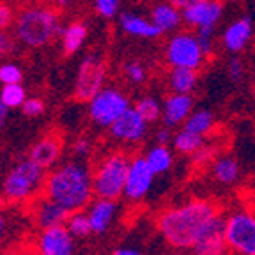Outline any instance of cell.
<instances>
[{"instance_id": "obj_24", "label": "cell", "mask_w": 255, "mask_h": 255, "mask_svg": "<svg viewBox=\"0 0 255 255\" xmlns=\"http://www.w3.org/2000/svg\"><path fill=\"white\" fill-rule=\"evenodd\" d=\"M213 177L220 184H232L239 179V163L232 156H222L213 163Z\"/></svg>"}, {"instance_id": "obj_28", "label": "cell", "mask_w": 255, "mask_h": 255, "mask_svg": "<svg viewBox=\"0 0 255 255\" xmlns=\"http://www.w3.org/2000/svg\"><path fill=\"white\" fill-rule=\"evenodd\" d=\"M135 110L138 112L140 116L147 123H154L161 117L163 114V105L156 100L154 96H143L135 103Z\"/></svg>"}, {"instance_id": "obj_38", "label": "cell", "mask_w": 255, "mask_h": 255, "mask_svg": "<svg viewBox=\"0 0 255 255\" xmlns=\"http://www.w3.org/2000/svg\"><path fill=\"white\" fill-rule=\"evenodd\" d=\"M12 48H14V44H12V39L5 34V32L0 30V59H4V57H7L9 53L12 52Z\"/></svg>"}, {"instance_id": "obj_48", "label": "cell", "mask_w": 255, "mask_h": 255, "mask_svg": "<svg viewBox=\"0 0 255 255\" xmlns=\"http://www.w3.org/2000/svg\"><path fill=\"white\" fill-rule=\"evenodd\" d=\"M193 255H195V254H193Z\"/></svg>"}, {"instance_id": "obj_12", "label": "cell", "mask_w": 255, "mask_h": 255, "mask_svg": "<svg viewBox=\"0 0 255 255\" xmlns=\"http://www.w3.org/2000/svg\"><path fill=\"white\" fill-rule=\"evenodd\" d=\"M191 250L195 255H232L225 239V218L222 215L207 225Z\"/></svg>"}, {"instance_id": "obj_21", "label": "cell", "mask_w": 255, "mask_h": 255, "mask_svg": "<svg viewBox=\"0 0 255 255\" xmlns=\"http://www.w3.org/2000/svg\"><path fill=\"white\" fill-rule=\"evenodd\" d=\"M121 27L129 36L145 37V39H154V37L163 34L152 23V20H147V18H143L140 14H133V12H124L121 16Z\"/></svg>"}, {"instance_id": "obj_37", "label": "cell", "mask_w": 255, "mask_h": 255, "mask_svg": "<svg viewBox=\"0 0 255 255\" xmlns=\"http://www.w3.org/2000/svg\"><path fill=\"white\" fill-rule=\"evenodd\" d=\"M12 23V9L5 2H0V30L7 28Z\"/></svg>"}, {"instance_id": "obj_10", "label": "cell", "mask_w": 255, "mask_h": 255, "mask_svg": "<svg viewBox=\"0 0 255 255\" xmlns=\"http://www.w3.org/2000/svg\"><path fill=\"white\" fill-rule=\"evenodd\" d=\"M154 172L149 167L145 156H135L129 161V170H128L126 188H124V195L129 200H142L147 195L149 190L152 188L154 181Z\"/></svg>"}, {"instance_id": "obj_36", "label": "cell", "mask_w": 255, "mask_h": 255, "mask_svg": "<svg viewBox=\"0 0 255 255\" xmlns=\"http://www.w3.org/2000/svg\"><path fill=\"white\" fill-rule=\"evenodd\" d=\"M21 110H23L25 116L37 117L44 112V103L41 100H37V98H32V100H27L21 105Z\"/></svg>"}, {"instance_id": "obj_15", "label": "cell", "mask_w": 255, "mask_h": 255, "mask_svg": "<svg viewBox=\"0 0 255 255\" xmlns=\"http://www.w3.org/2000/svg\"><path fill=\"white\" fill-rule=\"evenodd\" d=\"M254 36V21L250 16H241L227 25L222 34V44L229 53H241Z\"/></svg>"}, {"instance_id": "obj_13", "label": "cell", "mask_w": 255, "mask_h": 255, "mask_svg": "<svg viewBox=\"0 0 255 255\" xmlns=\"http://www.w3.org/2000/svg\"><path fill=\"white\" fill-rule=\"evenodd\" d=\"M41 255H73L75 254V236L66 225L44 229L37 241Z\"/></svg>"}, {"instance_id": "obj_16", "label": "cell", "mask_w": 255, "mask_h": 255, "mask_svg": "<svg viewBox=\"0 0 255 255\" xmlns=\"http://www.w3.org/2000/svg\"><path fill=\"white\" fill-rule=\"evenodd\" d=\"M193 103H195V100H193L191 94L172 92L170 96H167L163 101V114H161L165 126L177 128L181 124H184V121L193 112Z\"/></svg>"}, {"instance_id": "obj_30", "label": "cell", "mask_w": 255, "mask_h": 255, "mask_svg": "<svg viewBox=\"0 0 255 255\" xmlns=\"http://www.w3.org/2000/svg\"><path fill=\"white\" fill-rule=\"evenodd\" d=\"M0 100L4 101L7 108L21 107L25 103V91L20 84H5V87L2 89Z\"/></svg>"}, {"instance_id": "obj_40", "label": "cell", "mask_w": 255, "mask_h": 255, "mask_svg": "<svg viewBox=\"0 0 255 255\" xmlns=\"http://www.w3.org/2000/svg\"><path fill=\"white\" fill-rule=\"evenodd\" d=\"M172 140V133H170V128L165 126L161 128L158 133H156V143H161V145H168V142Z\"/></svg>"}, {"instance_id": "obj_11", "label": "cell", "mask_w": 255, "mask_h": 255, "mask_svg": "<svg viewBox=\"0 0 255 255\" xmlns=\"http://www.w3.org/2000/svg\"><path fill=\"white\" fill-rule=\"evenodd\" d=\"M223 16L222 0H200L183 11V23H186L193 30L200 28H213L220 23Z\"/></svg>"}, {"instance_id": "obj_45", "label": "cell", "mask_w": 255, "mask_h": 255, "mask_svg": "<svg viewBox=\"0 0 255 255\" xmlns=\"http://www.w3.org/2000/svg\"><path fill=\"white\" fill-rule=\"evenodd\" d=\"M68 2H69V0H57V4H59V5H66Z\"/></svg>"}, {"instance_id": "obj_1", "label": "cell", "mask_w": 255, "mask_h": 255, "mask_svg": "<svg viewBox=\"0 0 255 255\" xmlns=\"http://www.w3.org/2000/svg\"><path fill=\"white\" fill-rule=\"evenodd\" d=\"M220 209L209 200H190L183 206L168 207L158 216V231L161 238L177 250H191L195 247L206 227L216 216Z\"/></svg>"}, {"instance_id": "obj_6", "label": "cell", "mask_w": 255, "mask_h": 255, "mask_svg": "<svg viewBox=\"0 0 255 255\" xmlns=\"http://www.w3.org/2000/svg\"><path fill=\"white\" fill-rule=\"evenodd\" d=\"M225 239L232 255H255V215L238 209L225 218Z\"/></svg>"}, {"instance_id": "obj_41", "label": "cell", "mask_w": 255, "mask_h": 255, "mask_svg": "<svg viewBox=\"0 0 255 255\" xmlns=\"http://www.w3.org/2000/svg\"><path fill=\"white\" fill-rule=\"evenodd\" d=\"M170 4H174L177 9H181V11H184V9H188L190 5L197 4V2H200V0H168Z\"/></svg>"}, {"instance_id": "obj_8", "label": "cell", "mask_w": 255, "mask_h": 255, "mask_svg": "<svg viewBox=\"0 0 255 255\" xmlns=\"http://www.w3.org/2000/svg\"><path fill=\"white\" fill-rule=\"evenodd\" d=\"M105 73H107V69H105L103 60L94 55L87 57L78 69L73 100L78 103H91L96 96L103 91Z\"/></svg>"}, {"instance_id": "obj_29", "label": "cell", "mask_w": 255, "mask_h": 255, "mask_svg": "<svg viewBox=\"0 0 255 255\" xmlns=\"http://www.w3.org/2000/svg\"><path fill=\"white\" fill-rule=\"evenodd\" d=\"M66 227L71 232L75 238H87L89 234H92L91 227V220L89 215L84 211H75L69 215L68 222H66Z\"/></svg>"}, {"instance_id": "obj_4", "label": "cell", "mask_w": 255, "mask_h": 255, "mask_svg": "<svg viewBox=\"0 0 255 255\" xmlns=\"http://www.w3.org/2000/svg\"><path fill=\"white\" fill-rule=\"evenodd\" d=\"M18 36L28 46H43L55 36L57 12L53 9H27L16 23Z\"/></svg>"}, {"instance_id": "obj_46", "label": "cell", "mask_w": 255, "mask_h": 255, "mask_svg": "<svg viewBox=\"0 0 255 255\" xmlns=\"http://www.w3.org/2000/svg\"><path fill=\"white\" fill-rule=\"evenodd\" d=\"M250 211H252V213H254V215H255V202H254V204H252V207H250Z\"/></svg>"}, {"instance_id": "obj_39", "label": "cell", "mask_w": 255, "mask_h": 255, "mask_svg": "<svg viewBox=\"0 0 255 255\" xmlns=\"http://www.w3.org/2000/svg\"><path fill=\"white\" fill-rule=\"evenodd\" d=\"M73 151H75L76 156L89 154V151H91V142H89L87 138H78L75 142V145H73Z\"/></svg>"}, {"instance_id": "obj_14", "label": "cell", "mask_w": 255, "mask_h": 255, "mask_svg": "<svg viewBox=\"0 0 255 255\" xmlns=\"http://www.w3.org/2000/svg\"><path fill=\"white\" fill-rule=\"evenodd\" d=\"M147 121L140 116L135 110V107H129L123 116L110 126V133L114 138L121 140V142H129L135 143L145 136L147 131Z\"/></svg>"}, {"instance_id": "obj_25", "label": "cell", "mask_w": 255, "mask_h": 255, "mask_svg": "<svg viewBox=\"0 0 255 255\" xmlns=\"http://www.w3.org/2000/svg\"><path fill=\"white\" fill-rule=\"evenodd\" d=\"M145 159H147L149 167L152 168V172H154L156 175L168 172L172 168V163H174L172 151L167 145H161V143H158L156 147L149 149V152L145 154Z\"/></svg>"}, {"instance_id": "obj_27", "label": "cell", "mask_w": 255, "mask_h": 255, "mask_svg": "<svg viewBox=\"0 0 255 255\" xmlns=\"http://www.w3.org/2000/svg\"><path fill=\"white\" fill-rule=\"evenodd\" d=\"M87 37V27L80 21L71 23L64 32V57H69L82 46V43Z\"/></svg>"}, {"instance_id": "obj_44", "label": "cell", "mask_w": 255, "mask_h": 255, "mask_svg": "<svg viewBox=\"0 0 255 255\" xmlns=\"http://www.w3.org/2000/svg\"><path fill=\"white\" fill-rule=\"evenodd\" d=\"M2 231H4V218L0 216V236H2Z\"/></svg>"}, {"instance_id": "obj_32", "label": "cell", "mask_w": 255, "mask_h": 255, "mask_svg": "<svg viewBox=\"0 0 255 255\" xmlns=\"http://www.w3.org/2000/svg\"><path fill=\"white\" fill-rule=\"evenodd\" d=\"M21 78H23L21 71L12 64H5L0 68V82H4V84H20Z\"/></svg>"}, {"instance_id": "obj_43", "label": "cell", "mask_w": 255, "mask_h": 255, "mask_svg": "<svg viewBox=\"0 0 255 255\" xmlns=\"http://www.w3.org/2000/svg\"><path fill=\"white\" fill-rule=\"evenodd\" d=\"M5 116H7V107L2 100H0V128L4 126V121H5Z\"/></svg>"}, {"instance_id": "obj_2", "label": "cell", "mask_w": 255, "mask_h": 255, "mask_svg": "<svg viewBox=\"0 0 255 255\" xmlns=\"http://www.w3.org/2000/svg\"><path fill=\"white\" fill-rule=\"evenodd\" d=\"M44 197L55 200L71 213L82 211L94 197L92 172L82 163H66L44 179Z\"/></svg>"}, {"instance_id": "obj_47", "label": "cell", "mask_w": 255, "mask_h": 255, "mask_svg": "<svg viewBox=\"0 0 255 255\" xmlns=\"http://www.w3.org/2000/svg\"><path fill=\"white\" fill-rule=\"evenodd\" d=\"M227 2H239V0H227Z\"/></svg>"}, {"instance_id": "obj_22", "label": "cell", "mask_w": 255, "mask_h": 255, "mask_svg": "<svg viewBox=\"0 0 255 255\" xmlns=\"http://www.w3.org/2000/svg\"><path fill=\"white\" fill-rule=\"evenodd\" d=\"M199 82V71L190 68H172L168 73V85L172 92L191 94Z\"/></svg>"}, {"instance_id": "obj_9", "label": "cell", "mask_w": 255, "mask_h": 255, "mask_svg": "<svg viewBox=\"0 0 255 255\" xmlns=\"http://www.w3.org/2000/svg\"><path fill=\"white\" fill-rule=\"evenodd\" d=\"M129 108V101L117 89H103L100 94L91 101V119L98 126L110 128L124 112Z\"/></svg>"}, {"instance_id": "obj_23", "label": "cell", "mask_w": 255, "mask_h": 255, "mask_svg": "<svg viewBox=\"0 0 255 255\" xmlns=\"http://www.w3.org/2000/svg\"><path fill=\"white\" fill-rule=\"evenodd\" d=\"M172 147L179 154H195L204 147V136L183 128L172 136Z\"/></svg>"}, {"instance_id": "obj_5", "label": "cell", "mask_w": 255, "mask_h": 255, "mask_svg": "<svg viewBox=\"0 0 255 255\" xmlns=\"http://www.w3.org/2000/svg\"><path fill=\"white\" fill-rule=\"evenodd\" d=\"M44 168L32 161L30 158L20 161L4 181V193L9 200H27L30 199L41 184H44Z\"/></svg>"}, {"instance_id": "obj_42", "label": "cell", "mask_w": 255, "mask_h": 255, "mask_svg": "<svg viewBox=\"0 0 255 255\" xmlns=\"http://www.w3.org/2000/svg\"><path fill=\"white\" fill-rule=\"evenodd\" d=\"M112 255H143V254H140L138 250H133V248H119V250H116Z\"/></svg>"}, {"instance_id": "obj_35", "label": "cell", "mask_w": 255, "mask_h": 255, "mask_svg": "<svg viewBox=\"0 0 255 255\" xmlns=\"http://www.w3.org/2000/svg\"><path fill=\"white\" fill-rule=\"evenodd\" d=\"M117 7H119V0H96V9L105 18L116 16Z\"/></svg>"}, {"instance_id": "obj_3", "label": "cell", "mask_w": 255, "mask_h": 255, "mask_svg": "<svg viewBox=\"0 0 255 255\" xmlns=\"http://www.w3.org/2000/svg\"><path fill=\"white\" fill-rule=\"evenodd\" d=\"M129 161L131 159L124 152H110L105 156L92 172L94 195L112 200H117L121 195H124Z\"/></svg>"}, {"instance_id": "obj_31", "label": "cell", "mask_w": 255, "mask_h": 255, "mask_svg": "<svg viewBox=\"0 0 255 255\" xmlns=\"http://www.w3.org/2000/svg\"><path fill=\"white\" fill-rule=\"evenodd\" d=\"M195 34L199 37V43L202 46L204 53L211 55L213 48H215V30L213 28H200V30H195Z\"/></svg>"}, {"instance_id": "obj_20", "label": "cell", "mask_w": 255, "mask_h": 255, "mask_svg": "<svg viewBox=\"0 0 255 255\" xmlns=\"http://www.w3.org/2000/svg\"><path fill=\"white\" fill-rule=\"evenodd\" d=\"M151 20L161 32H174L183 23V11L170 2H159L151 9Z\"/></svg>"}, {"instance_id": "obj_26", "label": "cell", "mask_w": 255, "mask_h": 255, "mask_svg": "<svg viewBox=\"0 0 255 255\" xmlns=\"http://www.w3.org/2000/svg\"><path fill=\"white\" fill-rule=\"evenodd\" d=\"M183 128L190 129L193 133H199V135L206 136L207 133L213 131V128H215V114L211 110H197V112H191L190 117L184 121Z\"/></svg>"}, {"instance_id": "obj_17", "label": "cell", "mask_w": 255, "mask_h": 255, "mask_svg": "<svg viewBox=\"0 0 255 255\" xmlns=\"http://www.w3.org/2000/svg\"><path fill=\"white\" fill-rule=\"evenodd\" d=\"M62 145H64V136L60 131H50L44 136H41L34 147L30 149V159L36 161L37 165H41L43 168L52 167L59 159L60 152H62Z\"/></svg>"}, {"instance_id": "obj_19", "label": "cell", "mask_w": 255, "mask_h": 255, "mask_svg": "<svg viewBox=\"0 0 255 255\" xmlns=\"http://www.w3.org/2000/svg\"><path fill=\"white\" fill-rule=\"evenodd\" d=\"M117 213V202L112 199H98L89 207V220H91V227L94 234H105L108 227L112 225Z\"/></svg>"}, {"instance_id": "obj_18", "label": "cell", "mask_w": 255, "mask_h": 255, "mask_svg": "<svg viewBox=\"0 0 255 255\" xmlns=\"http://www.w3.org/2000/svg\"><path fill=\"white\" fill-rule=\"evenodd\" d=\"M71 211L66 209L64 206H60L55 200L44 197L39 204H37V209L34 213V218H36L37 227L50 229V227H57V225H66Z\"/></svg>"}, {"instance_id": "obj_34", "label": "cell", "mask_w": 255, "mask_h": 255, "mask_svg": "<svg viewBox=\"0 0 255 255\" xmlns=\"http://www.w3.org/2000/svg\"><path fill=\"white\" fill-rule=\"evenodd\" d=\"M227 75L232 82H241L245 76V64L241 62V59L238 57H232L227 62Z\"/></svg>"}, {"instance_id": "obj_7", "label": "cell", "mask_w": 255, "mask_h": 255, "mask_svg": "<svg viewBox=\"0 0 255 255\" xmlns=\"http://www.w3.org/2000/svg\"><path fill=\"white\" fill-rule=\"evenodd\" d=\"M206 57L197 34L191 32L174 34L165 48V60L170 68H190L199 71L206 62Z\"/></svg>"}, {"instance_id": "obj_33", "label": "cell", "mask_w": 255, "mask_h": 255, "mask_svg": "<svg viewBox=\"0 0 255 255\" xmlns=\"http://www.w3.org/2000/svg\"><path fill=\"white\" fill-rule=\"evenodd\" d=\"M124 73L129 80H131L133 84H142L143 80H145V69L140 62H128L124 66Z\"/></svg>"}]
</instances>
